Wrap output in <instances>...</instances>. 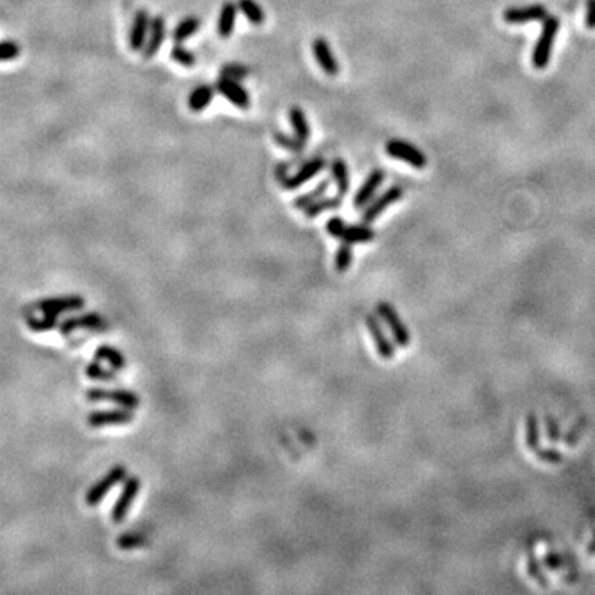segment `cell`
Segmentation results:
<instances>
[{"instance_id": "cell-1", "label": "cell", "mask_w": 595, "mask_h": 595, "mask_svg": "<svg viewBox=\"0 0 595 595\" xmlns=\"http://www.w3.org/2000/svg\"><path fill=\"white\" fill-rule=\"evenodd\" d=\"M561 20L554 15H549L548 19L542 22V30L537 38L536 47L533 50V65L536 70H544L549 65L550 54H552L554 40H556L557 34H559Z\"/></svg>"}, {"instance_id": "cell-2", "label": "cell", "mask_w": 595, "mask_h": 595, "mask_svg": "<svg viewBox=\"0 0 595 595\" xmlns=\"http://www.w3.org/2000/svg\"><path fill=\"white\" fill-rule=\"evenodd\" d=\"M326 232L331 237L339 238L341 242H347V244H371L374 242L375 232L371 226L366 225H351L346 224L341 217H331L326 222Z\"/></svg>"}, {"instance_id": "cell-3", "label": "cell", "mask_w": 595, "mask_h": 595, "mask_svg": "<svg viewBox=\"0 0 595 595\" xmlns=\"http://www.w3.org/2000/svg\"><path fill=\"white\" fill-rule=\"evenodd\" d=\"M375 310H377L379 318L388 326V331L392 333V338H394L397 347L410 346L412 334L410 331L407 329V326L404 325L402 319H400V314L397 313L395 307L387 301H379Z\"/></svg>"}, {"instance_id": "cell-4", "label": "cell", "mask_w": 595, "mask_h": 595, "mask_svg": "<svg viewBox=\"0 0 595 595\" xmlns=\"http://www.w3.org/2000/svg\"><path fill=\"white\" fill-rule=\"evenodd\" d=\"M128 476V469L124 465H116L115 468H111L106 475L103 476L100 481H96L93 487L88 489L86 496H84V501H86L88 506H98L101 501L104 500V496L108 495L109 491H111L113 488L116 487V485L123 483L124 480H126Z\"/></svg>"}, {"instance_id": "cell-5", "label": "cell", "mask_w": 595, "mask_h": 595, "mask_svg": "<svg viewBox=\"0 0 595 595\" xmlns=\"http://www.w3.org/2000/svg\"><path fill=\"white\" fill-rule=\"evenodd\" d=\"M86 400H90V402H111L119 407L131 408V410H135L141 404L139 395L136 392L124 390V388L93 387L86 390Z\"/></svg>"}, {"instance_id": "cell-6", "label": "cell", "mask_w": 595, "mask_h": 595, "mask_svg": "<svg viewBox=\"0 0 595 595\" xmlns=\"http://www.w3.org/2000/svg\"><path fill=\"white\" fill-rule=\"evenodd\" d=\"M139 489H141V480L137 478V476H128V478L124 480L123 489H121L119 496H117L116 503L111 509L113 523L119 524L126 520L129 509H131L132 503H135L137 495H139Z\"/></svg>"}, {"instance_id": "cell-7", "label": "cell", "mask_w": 595, "mask_h": 595, "mask_svg": "<svg viewBox=\"0 0 595 595\" xmlns=\"http://www.w3.org/2000/svg\"><path fill=\"white\" fill-rule=\"evenodd\" d=\"M386 151L390 157L404 161V163L412 165V167L415 169L427 167V156H425L419 148H415L414 144L407 143V141L390 139L386 144Z\"/></svg>"}, {"instance_id": "cell-8", "label": "cell", "mask_w": 595, "mask_h": 595, "mask_svg": "<svg viewBox=\"0 0 595 595\" xmlns=\"http://www.w3.org/2000/svg\"><path fill=\"white\" fill-rule=\"evenodd\" d=\"M404 197V189L400 185H392L388 187L386 192L380 194L379 197L372 198L369 204L366 205V210L362 212V222L364 224H372L374 220L382 215L390 205L397 204L400 198Z\"/></svg>"}, {"instance_id": "cell-9", "label": "cell", "mask_w": 595, "mask_h": 595, "mask_svg": "<svg viewBox=\"0 0 595 595\" xmlns=\"http://www.w3.org/2000/svg\"><path fill=\"white\" fill-rule=\"evenodd\" d=\"M135 420V412L126 407L109 408V410H96L88 415L86 422L93 428L101 427H117V425H128Z\"/></svg>"}, {"instance_id": "cell-10", "label": "cell", "mask_w": 595, "mask_h": 595, "mask_svg": "<svg viewBox=\"0 0 595 595\" xmlns=\"http://www.w3.org/2000/svg\"><path fill=\"white\" fill-rule=\"evenodd\" d=\"M366 326L367 331H369L372 341H374L375 351H377V354L380 355V359H386V361H390V359L395 358V344L388 339V336L386 334V331H384L382 323H380L379 316L374 314H367L366 316Z\"/></svg>"}, {"instance_id": "cell-11", "label": "cell", "mask_w": 595, "mask_h": 595, "mask_svg": "<svg viewBox=\"0 0 595 595\" xmlns=\"http://www.w3.org/2000/svg\"><path fill=\"white\" fill-rule=\"evenodd\" d=\"M84 298L76 296V294H68V296H56V298H45L38 301L35 307L42 313L56 314L68 313V311H80L84 307Z\"/></svg>"}, {"instance_id": "cell-12", "label": "cell", "mask_w": 595, "mask_h": 595, "mask_svg": "<svg viewBox=\"0 0 595 595\" xmlns=\"http://www.w3.org/2000/svg\"><path fill=\"white\" fill-rule=\"evenodd\" d=\"M326 167V159L325 157H314V159L307 161L298 169L293 176H288L286 179L281 180L283 187L286 190H294L299 189L301 185H305L306 182H310L314 176H318L323 169Z\"/></svg>"}, {"instance_id": "cell-13", "label": "cell", "mask_w": 595, "mask_h": 595, "mask_svg": "<svg viewBox=\"0 0 595 595\" xmlns=\"http://www.w3.org/2000/svg\"><path fill=\"white\" fill-rule=\"evenodd\" d=\"M215 88L222 96H225V98L232 104H235L237 108L240 109L250 108V103H252V101H250V95L246 93L245 88L237 82V80L226 78V76L220 75V78L217 80Z\"/></svg>"}, {"instance_id": "cell-14", "label": "cell", "mask_w": 595, "mask_h": 595, "mask_svg": "<svg viewBox=\"0 0 595 595\" xmlns=\"http://www.w3.org/2000/svg\"><path fill=\"white\" fill-rule=\"evenodd\" d=\"M384 180H386V171H382V169H374V171L367 176V179L364 180V184L359 187L358 192H355L352 205H354L355 209L366 207L372 198L375 197V192H377L380 185L384 184Z\"/></svg>"}, {"instance_id": "cell-15", "label": "cell", "mask_w": 595, "mask_h": 595, "mask_svg": "<svg viewBox=\"0 0 595 595\" xmlns=\"http://www.w3.org/2000/svg\"><path fill=\"white\" fill-rule=\"evenodd\" d=\"M149 28H151V19H149V12L141 9L136 12L135 20H132L131 32H129V47L135 51H143L148 40Z\"/></svg>"}, {"instance_id": "cell-16", "label": "cell", "mask_w": 595, "mask_h": 595, "mask_svg": "<svg viewBox=\"0 0 595 595\" xmlns=\"http://www.w3.org/2000/svg\"><path fill=\"white\" fill-rule=\"evenodd\" d=\"M548 9L539 3H534V5L528 7H514V9H508L503 14V19L506 23H526V22H536V20H546L548 19Z\"/></svg>"}, {"instance_id": "cell-17", "label": "cell", "mask_w": 595, "mask_h": 595, "mask_svg": "<svg viewBox=\"0 0 595 595\" xmlns=\"http://www.w3.org/2000/svg\"><path fill=\"white\" fill-rule=\"evenodd\" d=\"M313 54H314L316 62L319 63L321 70L325 71L327 76L338 75L339 63L333 54V48L329 47V43H327L326 38H323V36H318V38H314Z\"/></svg>"}, {"instance_id": "cell-18", "label": "cell", "mask_w": 595, "mask_h": 595, "mask_svg": "<svg viewBox=\"0 0 595 595\" xmlns=\"http://www.w3.org/2000/svg\"><path fill=\"white\" fill-rule=\"evenodd\" d=\"M165 40V20L163 15H157L151 20V28H149L148 40H145V45L143 48V58L149 60L152 58L157 51L161 50Z\"/></svg>"}, {"instance_id": "cell-19", "label": "cell", "mask_w": 595, "mask_h": 595, "mask_svg": "<svg viewBox=\"0 0 595 595\" xmlns=\"http://www.w3.org/2000/svg\"><path fill=\"white\" fill-rule=\"evenodd\" d=\"M103 325L104 319L100 313H83L73 316V318H67L65 321L60 323V333L70 334L73 331L80 329H96V327H101Z\"/></svg>"}, {"instance_id": "cell-20", "label": "cell", "mask_w": 595, "mask_h": 595, "mask_svg": "<svg viewBox=\"0 0 595 595\" xmlns=\"http://www.w3.org/2000/svg\"><path fill=\"white\" fill-rule=\"evenodd\" d=\"M237 12H238L237 3L232 2V0H226V2H224V5H222V9H220V15H218V22H217V32H218V35L222 36V38H229V36L233 34L235 20H237Z\"/></svg>"}, {"instance_id": "cell-21", "label": "cell", "mask_w": 595, "mask_h": 595, "mask_svg": "<svg viewBox=\"0 0 595 595\" xmlns=\"http://www.w3.org/2000/svg\"><path fill=\"white\" fill-rule=\"evenodd\" d=\"M213 98H215V90H213L212 86H209V84H200V86L194 88V91L190 93L187 100L190 111H204V109L212 103Z\"/></svg>"}, {"instance_id": "cell-22", "label": "cell", "mask_w": 595, "mask_h": 595, "mask_svg": "<svg viewBox=\"0 0 595 595\" xmlns=\"http://www.w3.org/2000/svg\"><path fill=\"white\" fill-rule=\"evenodd\" d=\"M288 116H290L291 126H293L294 136H298L303 143H307V139L311 137V128H310V123H307L306 113L299 106H293L290 109Z\"/></svg>"}, {"instance_id": "cell-23", "label": "cell", "mask_w": 595, "mask_h": 595, "mask_svg": "<svg viewBox=\"0 0 595 595\" xmlns=\"http://www.w3.org/2000/svg\"><path fill=\"white\" fill-rule=\"evenodd\" d=\"M342 204V197L336 196V197H325L323 196L321 198H318V200L313 202L311 205H307V207L303 210V213H305L306 218H316L318 215H321V213L327 212V210H336L341 207Z\"/></svg>"}, {"instance_id": "cell-24", "label": "cell", "mask_w": 595, "mask_h": 595, "mask_svg": "<svg viewBox=\"0 0 595 595\" xmlns=\"http://www.w3.org/2000/svg\"><path fill=\"white\" fill-rule=\"evenodd\" d=\"M95 358L100 361L108 362L115 371H123L126 367V358L119 349L113 346H100L95 351Z\"/></svg>"}, {"instance_id": "cell-25", "label": "cell", "mask_w": 595, "mask_h": 595, "mask_svg": "<svg viewBox=\"0 0 595 595\" xmlns=\"http://www.w3.org/2000/svg\"><path fill=\"white\" fill-rule=\"evenodd\" d=\"M541 433H539V419L534 412H529L524 419V442L526 447L529 450L534 452L536 448H539L541 442Z\"/></svg>"}, {"instance_id": "cell-26", "label": "cell", "mask_w": 595, "mask_h": 595, "mask_svg": "<svg viewBox=\"0 0 595 595\" xmlns=\"http://www.w3.org/2000/svg\"><path fill=\"white\" fill-rule=\"evenodd\" d=\"M331 172H333L336 185H338V194L341 197H344L347 192H349V185H351L349 167H347L346 161L334 159L333 163H331Z\"/></svg>"}, {"instance_id": "cell-27", "label": "cell", "mask_w": 595, "mask_h": 595, "mask_svg": "<svg viewBox=\"0 0 595 595\" xmlns=\"http://www.w3.org/2000/svg\"><path fill=\"white\" fill-rule=\"evenodd\" d=\"M198 27H200V19L185 17L184 20H180V22L177 23L176 28H174L172 38L176 40L177 43L185 42V40L190 38V36L196 34V32L198 30Z\"/></svg>"}, {"instance_id": "cell-28", "label": "cell", "mask_w": 595, "mask_h": 595, "mask_svg": "<svg viewBox=\"0 0 595 595\" xmlns=\"http://www.w3.org/2000/svg\"><path fill=\"white\" fill-rule=\"evenodd\" d=\"M329 189V179H325L323 182H319L316 187L311 190V192L303 194V196H299L294 198L293 202V207L299 209V210H305L307 205H311L313 202L318 200V198H321L326 194V190Z\"/></svg>"}, {"instance_id": "cell-29", "label": "cell", "mask_w": 595, "mask_h": 595, "mask_svg": "<svg viewBox=\"0 0 595 595\" xmlns=\"http://www.w3.org/2000/svg\"><path fill=\"white\" fill-rule=\"evenodd\" d=\"M238 9L253 25H261L265 22V12L257 0H238Z\"/></svg>"}, {"instance_id": "cell-30", "label": "cell", "mask_w": 595, "mask_h": 595, "mask_svg": "<svg viewBox=\"0 0 595 595\" xmlns=\"http://www.w3.org/2000/svg\"><path fill=\"white\" fill-rule=\"evenodd\" d=\"M111 369L104 367L103 364L100 362V359H96V361L88 364L86 369H84V374H86V377L91 379V380L106 382V380H116V372L111 371Z\"/></svg>"}, {"instance_id": "cell-31", "label": "cell", "mask_w": 595, "mask_h": 595, "mask_svg": "<svg viewBox=\"0 0 595 595\" xmlns=\"http://www.w3.org/2000/svg\"><path fill=\"white\" fill-rule=\"evenodd\" d=\"M27 326L30 327L34 333H47V331H51V329H55V327H60V321H58V316L56 314L45 313L43 318H28Z\"/></svg>"}, {"instance_id": "cell-32", "label": "cell", "mask_w": 595, "mask_h": 595, "mask_svg": "<svg viewBox=\"0 0 595 595\" xmlns=\"http://www.w3.org/2000/svg\"><path fill=\"white\" fill-rule=\"evenodd\" d=\"M352 265V244L342 242L334 257V266L338 273H346Z\"/></svg>"}, {"instance_id": "cell-33", "label": "cell", "mask_w": 595, "mask_h": 595, "mask_svg": "<svg viewBox=\"0 0 595 595\" xmlns=\"http://www.w3.org/2000/svg\"><path fill=\"white\" fill-rule=\"evenodd\" d=\"M273 137H275V141H277L278 145H281L283 149H286V151H290V152H296V154L303 152L306 148V143H303V141L299 139L298 136H290V135H285V132H281V131H277L273 135Z\"/></svg>"}, {"instance_id": "cell-34", "label": "cell", "mask_w": 595, "mask_h": 595, "mask_svg": "<svg viewBox=\"0 0 595 595\" xmlns=\"http://www.w3.org/2000/svg\"><path fill=\"white\" fill-rule=\"evenodd\" d=\"M171 58L176 63H179L180 67H185V68H192L194 65L197 63L196 55H194L190 50H187V48H185V47H182L180 43H177L176 47H172Z\"/></svg>"}, {"instance_id": "cell-35", "label": "cell", "mask_w": 595, "mask_h": 595, "mask_svg": "<svg viewBox=\"0 0 595 595\" xmlns=\"http://www.w3.org/2000/svg\"><path fill=\"white\" fill-rule=\"evenodd\" d=\"M526 568H528V576L531 577L537 585L548 587V577L542 574L539 562H537V559L534 557L533 552L528 556V564H526Z\"/></svg>"}, {"instance_id": "cell-36", "label": "cell", "mask_w": 595, "mask_h": 595, "mask_svg": "<svg viewBox=\"0 0 595 595\" xmlns=\"http://www.w3.org/2000/svg\"><path fill=\"white\" fill-rule=\"evenodd\" d=\"M534 456H536L537 460L542 461V463H548V465H559L562 461V453L559 450H556V448H536V450L533 452Z\"/></svg>"}, {"instance_id": "cell-37", "label": "cell", "mask_w": 595, "mask_h": 595, "mask_svg": "<svg viewBox=\"0 0 595 595\" xmlns=\"http://www.w3.org/2000/svg\"><path fill=\"white\" fill-rule=\"evenodd\" d=\"M544 430H546V439L550 443H557L562 439L561 436V427L554 417L546 415L544 417Z\"/></svg>"}, {"instance_id": "cell-38", "label": "cell", "mask_w": 595, "mask_h": 595, "mask_svg": "<svg viewBox=\"0 0 595 595\" xmlns=\"http://www.w3.org/2000/svg\"><path fill=\"white\" fill-rule=\"evenodd\" d=\"M250 70L244 65H224V68H222V76H226V78H232V80H244L246 75H248Z\"/></svg>"}, {"instance_id": "cell-39", "label": "cell", "mask_w": 595, "mask_h": 595, "mask_svg": "<svg viewBox=\"0 0 595 595\" xmlns=\"http://www.w3.org/2000/svg\"><path fill=\"white\" fill-rule=\"evenodd\" d=\"M584 428H585L584 422H577L574 425V427L565 433V436H562V442H564L565 447H576L579 440H581L582 433H584Z\"/></svg>"}, {"instance_id": "cell-40", "label": "cell", "mask_w": 595, "mask_h": 595, "mask_svg": "<svg viewBox=\"0 0 595 595\" xmlns=\"http://www.w3.org/2000/svg\"><path fill=\"white\" fill-rule=\"evenodd\" d=\"M20 55V47L15 42H2L0 43V62L15 60Z\"/></svg>"}, {"instance_id": "cell-41", "label": "cell", "mask_w": 595, "mask_h": 595, "mask_svg": "<svg viewBox=\"0 0 595 595\" xmlns=\"http://www.w3.org/2000/svg\"><path fill=\"white\" fill-rule=\"evenodd\" d=\"M544 564L550 572H557V570H561L562 565H564V561H562V557L556 550H549L544 557Z\"/></svg>"}, {"instance_id": "cell-42", "label": "cell", "mask_w": 595, "mask_h": 595, "mask_svg": "<svg viewBox=\"0 0 595 595\" xmlns=\"http://www.w3.org/2000/svg\"><path fill=\"white\" fill-rule=\"evenodd\" d=\"M145 539L143 536H132V534H128V536H123L117 539V546L123 549H132V548H139V546H144Z\"/></svg>"}, {"instance_id": "cell-43", "label": "cell", "mask_w": 595, "mask_h": 595, "mask_svg": "<svg viewBox=\"0 0 595 595\" xmlns=\"http://www.w3.org/2000/svg\"><path fill=\"white\" fill-rule=\"evenodd\" d=\"M585 25L589 30H595V0H587Z\"/></svg>"}, {"instance_id": "cell-44", "label": "cell", "mask_w": 595, "mask_h": 595, "mask_svg": "<svg viewBox=\"0 0 595 595\" xmlns=\"http://www.w3.org/2000/svg\"><path fill=\"white\" fill-rule=\"evenodd\" d=\"M587 554H589V556H595V537L589 542V546H587Z\"/></svg>"}]
</instances>
